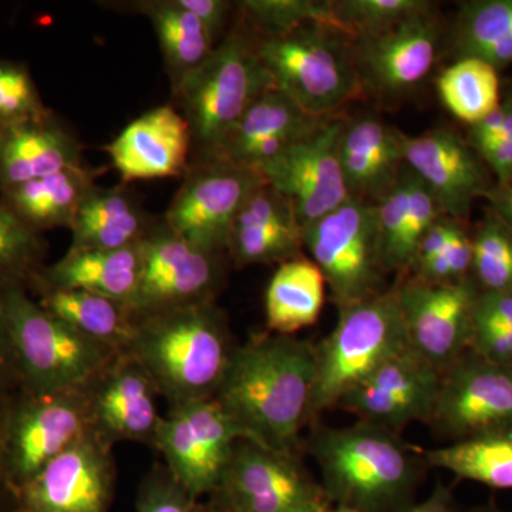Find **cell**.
Returning <instances> with one entry per match:
<instances>
[{
    "label": "cell",
    "mask_w": 512,
    "mask_h": 512,
    "mask_svg": "<svg viewBox=\"0 0 512 512\" xmlns=\"http://www.w3.org/2000/svg\"><path fill=\"white\" fill-rule=\"evenodd\" d=\"M470 146L493 170L497 184L512 181V141L504 138H483V140H468Z\"/></svg>",
    "instance_id": "46"
},
{
    "label": "cell",
    "mask_w": 512,
    "mask_h": 512,
    "mask_svg": "<svg viewBox=\"0 0 512 512\" xmlns=\"http://www.w3.org/2000/svg\"><path fill=\"white\" fill-rule=\"evenodd\" d=\"M30 295L50 315L63 320L87 338L126 352L136 333V320L123 302L77 289L33 286Z\"/></svg>",
    "instance_id": "30"
},
{
    "label": "cell",
    "mask_w": 512,
    "mask_h": 512,
    "mask_svg": "<svg viewBox=\"0 0 512 512\" xmlns=\"http://www.w3.org/2000/svg\"><path fill=\"white\" fill-rule=\"evenodd\" d=\"M255 50L272 87L313 117H332L363 92L353 39L338 29L308 25L282 36L255 33Z\"/></svg>",
    "instance_id": "5"
},
{
    "label": "cell",
    "mask_w": 512,
    "mask_h": 512,
    "mask_svg": "<svg viewBox=\"0 0 512 512\" xmlns=\"http://www.w3.org/2000/svg\"><path fill=\"white\" fill-rule=\"evenodd\" d=\"M403 158L433 192L441 212L456 221L466 220L474 201L493 187L476 151L446 128L404 137Z\"/></svg>",
    "instance_id": "21"
},
{
    "label": "cell",
    "mask_w": 512,
    "mask_h": 512,
    "mask_svg": "<svg viewBox=\"0 0 512 512\" xmlns=\"http://www.w3.org/2000/svg\"><path fill=\"white\" fill-rule=\"evenodd\" d=\"M126 8L137 10L153 25L173 87L201 66L217 47L201 20L178 0H143L126 3Z\"/></svg>",
    "instance_id": "32"
},
{
    "label": "cell",
    "mask_w": 512,
    "mask_h": 512,
    "mask_svg": "<svg viewBox=\"0 0 512 512\" xmlns=\"http://www.w3.org/2000/svg\"><path fill=\"white\" fill-rule=\"evenodd\" d=\"M178 3L201 20L217 45L221 42L227 29L232 3L225 0H178Z\"/></svg>",
    "instance_id": "48"
},
{
    "label": "cell",
    "mask_w": 512,
    "mask_h": 512,
    "mask_svg": "<svg viewBox=\"0 0 512 512\" xmlns=\"http://www.w3.org/2000/svg\"><path fill=\"white\" fill-rule=\"evenodd\" d=\"M113 444L92 433L18 490V512H109L116 491Z\"/></svg>",
    "instance_id": "16"
},
{
    "label": "cell",
    "mask_w": 512,
    "mask_h": 512,
    "mask_svg": "<svg viewBox=\"0 0 512 512\" xmlns=\"http://www.w3.org/2000/svg\"><path fill=\"white\" fill-rule=\"evenodd\" d=\"M404 136L376 117L345 123L339 160L350 198L380 201L402 174Z\"/></svg>",
    "instance_id": "26"
},
{
    "label": "cell",
    "mask_w": 512,
    "mask_h": 512,
    "mask_svg": "<svg viewBox=\"0 0 512 512\" xmlns=\"http://www.w3.org/2000/svg\"><path fill=\"white\" fill-rule=\"evenodd\" d=\"M200 501L167 467L156 464L138 487L136 512H197Z\"/></svg>",
    "instance_id": "43"
},
{
    "label": "cell",
    "mask_w": 512,
    "mask_h": 512,
    "mask_svg": "<svg viewBox=\"0 0 512 512\" xmlns=\"http://www.w3.org/2000/svg\"><path fill=\"white\" fill-rule=\"evenodd\" d=\"M141 268L143 242L121 249L67 251L56 264L46 265L30 288L39 285L77 289L106 296L127 306L140 284Z\"/></svg>",
    "instance_id": "27"
},
{
    "label": "cell",
    "mask_w": 512,
    "mask_h": 512,
    "mask_svg": "<svg viewBox=\"0 0 512 512\" xmlns=\"http://www.w3.org/2000/svg\"><path fill=\"white\" fill-rule=\"evenodd\" d=\"M86 387L94 433L113 446L134 441L153 447L163 419L157 406L161 396L137 359L117 353Z\"/></svg>",
    "instance_id": "20"
},
{
    "label": "cell",
    "mask_w": 512,
    "mask_h": 512,
    "mask_svg": "<svg viewBox=\"0 0 512 512\" xmlns=\"http://www.w3.org/2000/svg\"><path fill=\"white\" fill-rule=\"evenodd\" d=\"M104 150L123 185L184 177L191 164L190 128L173 104H165L128 124Z\"/></svg>",
    "instance_id": "22"
},
{
    "label": "cell",
    "mask_w": 512,
    "mask_h": 512,
    "mask_svg": "<svg viewBox=\"0 0 512 512\" xmlns=\"http://www.w3.org/2000/svg\"><path fill=\"white\" fill-rule=\"evenodd\" d=\"M444 258L447 259L456 281H463L471 272L473 266V239L460 227L447 247L443 249Z\"/></svg>",
    "instance_id": "51"
},
{
    "label": "cell",
    "mask_w": 512,
    "mask_h": 512,
    "mask_svg": "<svg viewBox=\"0 0 512 512\" xmlns=\"http://www.w3.org/2000/svg\"><path fill=\"white\" fill-rule=\"evenodd\" d=\"M22 387L18 360L13 349L8 320L0 302V397H9Z\"/></svg>",
    "instance_id": "47"
},
{
    "label": "cell",
    "mask_w": 512,
    "mask_h": 512,
    "mask_svg": "<svg viewBox=\"0 0 512 512\" xmlns=\"http://www.w3.org/2000/svg\"><path fill=\"white\" fill-rule=\"evenodd\" d=\"M460 227L461 225L458 224V221L448 217H441L440 220L434 222L429 231L421 238L419 247H417L416 258H414V264L426 261L431 256L441 254Z\"/></svg>",
    "instance_id": "50"
},
{
    "label": "cell",
    "mask_w": 512,
    "mask_h": 512,
    "mask_svg": "<svg viewBox=\"0 0 512 512\" xmlns=\"http://www.w3.org/2000/svg\"><path fill=\"white\" fill-rule=\"evenodd\" d=\"M512 94V93H511Z\"/></svg>",
    "instance_id": "58"
},
{
    "label": "cell",
    "mask_w": 512,
    "mask_h": 512,
    "mask_svg": "<svg viewBox=\"0 0 512 512\" xmlns=\"http://www.w3.org/2000/svg\"><path fill=\"white\" fill-rule=\"evenodd\" d=\"M441 103L463 123H480L501 103L500 77L490 63L477 57H461L437 79Z\"/></svg>",
    "instance_id": "35"
},
{
    "label": "cell",
    "mask_w": 512,
    "mask_h": 512,
    "mask_svg": "<svg viewBox=\"0 0 512 512\" xmlns=\"http://www.w3.org/2000/svg\"><path fill=\"white\" fill-rule=\"evenodd\" d=\"M269 89L254 30L241 16L211 56L173 87V106L190 128L191 163L214 160L245 111Z\"/></svg>",
    "instance_id": "4"
},
{
    "label": "cell",
    "mask_w": 512,
    "mask_h": 512,
    "mask_svg": "<svg viewBox=\"0 0 512 512\" xmlns=\"http://www.w3.org/2000/svg\"><path fill=\"white\" fill-rule=\"evenodd\" d=\"M470 350L490 362L512 366V329L503 330L473 322Z\"/></svg>",
    "instance_id": "44"
},
{
    "label": "cell",
    "mask_w": 512,
    "mask_h": 512,
    "mask_svg": "<svg viewBox=\"0 0 512 512\" xmlns=\"http://www.w3.org/2000/svg\"><path fill=\"white\" fill-rule=\"evenodd\" d=\"M326 281L318 265L305 255L278 265L265 291L269 332L293 336L315 325L325 303Z\"/></svg>",
    "instance_id": "31"
},
{
    "label": "cell",
    "mask_w": 512,
    "mask_h": 512,
    "mask_svg": "<svg viewBox=\"0 0 512 512\" xmlns=\"http://www.w3.org/2000/svg\"><path fill=\"white\" fill-rule=\"evenodd\" d=\"M439 204L427 185L410 171V201L406 227H404L402 244H400L399 266L397 274L409 275L412 271L417 247L421 238L437 220L441 218Z\"/></svg>",
    "instance_id": "42"
},
{
    "label": "cell",
    "mask_w": 512,
    "mask_h": 512,
    "mask_svg": "<svg viewBox=\"0 0 512 512\" xmlns=\"http://www.w3.org/2000/svg\"><path fill=\"white\" fill-rule=\"evenodd\" d=\"M248 434L215 399L168 407L153 447L165 467L198 500L217 490L232 450Z\"/></svg>",
    "instance_id": "12"
},
{
    "label": "cell",
    "mask_w": 512,
    "mask_h": 512,
    "mask_svg": "<svg viewBox=\"0 0 512 512\" xmlns=\"http://www.w3.org/2000/svg\"><path fill=\"white\" fill-rule=\"evenodd\" d=\"M302 227L288 197L272 185H259L239 211L227 255L235 268L284 264L303 256Z\"/></svg>",
    "instance_id": "24"
},
{
    "label": "cell",
    "mask_w": 512,
    "mask_h": 512,
    "mask_svg": "<svg viewBox=\"0 0 512 512\" xmlns=\"http://www.w3.org/2000/svg\"><path fill=\"white\" fill-rule=\"evenodd\" d=\"M409 346L396 286L339 309L335 329L315 346L312 420L338 407L346 394Z\"/></svg>",
    "instance_id": "6"
},
{
    "label": "cell",
    "mask_w": 512,
    "mask_h": 512,
    "mask_svg": "<svg viewBox=\"0 0 512 512\" xmlns=\"http://www.w3.org/2000/svg\"><path fill=\"white\" fill-rule=\"evenodd\" d=\"M326 512H362L355 508L343 507V505H332Z\"/></svg>",
    "instance_id": "57"
},
{
    "label": "cell",
    "mask_w": 512,
    "mask_h": 512,
    "mask_svg": "<svg viewBox=\"0 0 512 512\" xmlns=\"http://www.w3.org/2000/svg\"><path fill=\"white\" fill-rule=\"evenodd\" d=\"M29 67L0 59V130L49 116Z\"/></svg>",
    "instance_id": "40"
},
{
    "label": "cell",
    "mask_w": 512,
    "mask_h": 512,
    "mask_svg": "<svg viewBox=\"0 0 512 512\" xmlns=\"http://www.w3.org/2000/svg\"><path fill=\"white\" fill-rule=\"evenodd\" d=\"M86 384L59 392L20 389L6 399L0 444L16 493L76 441L92 433Z\"/></svg>",
    "instance_id": "8"
},
{
    "label": "cell",
    "mask_w": 512,
    "mask_h": 512,
    "mask_svg": "<svg viewBox=\"0 0 512 512\" xmlns=\"http://www.w3.org/2000/svg\"><path fill=\"white\" fill-rule=\"evenodd\" d=\"M47 241L9 210L0 198V293L30 288L46 264Z\"/></svg>",
    "instance_id": "36"
},
{
    "label": "cell",
    "mask_w": 512,
    "mask_h": 512,
    "mask_svg": "<svg viewBox=\"0 0 512 512\" xmlns=\"http://www.w3.org/2000/svg\"><path fill=\"white\" fill-rule=\"evenodd\" d=\"M205 498H207V500H201L200 503H198L197 512H235L232 511L227 504L218 500L215 495H208V497Z\"/></svg>",
    "instance_id": "55"
},
{
    "label": "cell",
    "mask_w": 512,
    "mask_h": 512,
    "mask_svg": "<svg viewBox=\"0 0 512 512\" xmlns=\"http://www.w3.org/2000/svg\"><path fill=\"white\" fill-rule=\"evenodd\" d=\"M483 138H504L512 141V94L501 101L500 106L493 113L470 127L468 140H483Z\"/></svg>",
    "instance_id": "49"
},
{
    "label": "cell",
    "mask_w": 512,
    "mask_h": 512,
    "mask_svg": "<svg viewBox=\"0 0 512 512\" xmlns=\"http://www.w3.org/2000/svg\"><path fill=\"white\" fill-rule=\"evenodd\" d=\"M473 239V266L484 292L512 293V232L495 215L483 221Z\"/></svg>",
    "instance_id": "38"
},
{
    "label": "cell",
    "mask_w": 512,
    "mask_h": 512,
    "mask_svg": "<svg viewBox=\"0 0 512 512\" xmlns=\"http://www.w3.org/2000/svg\"><path fill=\"white\" fill-rule=\"evenodd\" d=\"M439 20L433 9L416 13L399 25L353 39V56L362 90L399 97L419 86L436 63Z\"/></svg>",
    "instance_id": "18"
},
{
    "label": "cell",
    "mask_w": 512,
    "mask_h": 512,
    "mask_svg": "<svg viewBox=\"0 0 512 512\" xmlns=\"http://www.w3.org/2000/svg\"><path fill=\"white\" fill-rule=\"evenodd\" d=\"M441 375L409 346L346 394L338 407L355 414L357 420L400 433L414 421L427 423L439 393Z\"/></svg>",
    "instance_id": "19"
},
{
    "label": "cell",
    "mask_w": 512,
    "mask_h": 512,
    "mask_svg": "<svg viewBox=\"0 0 512 512\" xmlns=\"http://www.w3.org/2000/svg\"><path fill=\"white\" fill-rule=\"evenodd\" d=\"M83 163V144L55 111L0 130V191Z\"/></svg>",
    "instance_id": "25"
},
{
    "label": "cell",
    "mask_w": 512,
    "mask_h": 512,
    "mask_svg": "<svg viewBox=\"0 0 512 512\" xmlns=\"http://www.w3.org/2000/svg\"><path fill=\"white\" fill-rule=\"evenodd\" d=\"M0 302L18 360L20 389L45 393L84 386L119 353L50 315L28 289L2 292Z\"/></svg>",
    "instance_id": "7"
},
{
    "label": "cell",
    "mask_w": 512,
    "mask_h": 512,
    "mask_svg": "<svg viewBox=\"0 0 512 512\" xmlns=\"http://www.w3.org/2000/svg\"><path fill=\"white\" fill-rule=\"evenodd\" d=\"M227 254L195 247L163 217L143 241L140 284L127 308L134 320L215 302L225 279Z\"/></svg>",
    "instance_id": "11"
},
{
    "label": "cell",
    "mask_w": 512,
    "mask_h": 512,
    "mask_svg": "<svg viewBox=\"0 0 512 512\" xmlns=\"http://www.w3.org/2000/svg\"><path fill=\"white\" fill-rule=\"evenodd\" d=\"M315 379V345L268 330L235 348L214 399L249 440L296 451L312 420Z\"/></svg>",
    "instance_id": "1"
},
{
    "label": "cell",
    "mask_w": 512,
    "mask_h": 512,
    "mask_svg": "<svg viewBox=\"0 0 512 512\" xmlns=\"http://www.w3.org/2000/svg\"><path fill=\"white\" fill-rule=\"evenodd\" d=\"M333 12L352 39L377 35L403 20L433 9L426 0H338Z\"/></svg>",
    "instance_id": "39"
},
{
    "label": "cell",
    "mask_w": 512,
    "mask_h": 512,
    "mask_svg": "<svg viewBox=\"0 0 512 512\" xmlns=\"http://www.w3.org/2000/svg\"><path fill=\"white\" fill-rule=\"evenodd\" d=\"M461 512H508L501 510L500 507H497L494 503H488L485 505H480V507H474L471 508V510L468 511H461Z\"/></svg>",
    "instance_id": "56"
},
{
    "label": "cell",
    "mask_w": 512,
    "mask_h": 512,
    "mask_svg": "<svg viewBox=\"0 0 512 512\" xmlns=\"http://www.w3.org/2000/svg\"><path fill=\"white\" fill-rule=\"evenodd\" d=\"M228 318L215 302L136 320L130 353L168 407L214 399L235 348Z\"/></svg>",
    "instance_id": "3"
},
{
    "label": "cell",
    "mask_w": 512,
    "mask_h": 512,
    "mask_svg": "<svg viewBox=\"0 0 512 512\" xmlns=\"http://www.w3.org/2000/svg\"><path fill=\"white\" fill-rule=\"evenodd\" d=\"M210 495L235 512H326L332 507L296 451L248 439L235 444L224 476Z\"/></svg>",
    "instance_id": "10"
},
{
    "label": "cell",
    "mask_w": 512,
    "mask_h": 512,
    "mask_svg": "<svg viewBox=\"0 0 512 512\" xmlns=\"http://www.w3.org/2000/svg\"><path fill=\"white\" fill-rule=\"evenodd\" d=\"M427 424L447 443L512 424V366L468 349L441 375Z\"/></svg>",
    "instance_id": "14"
},
{
    "label": "cell",
    "mask_w": 512,
    "mask_h": 512,
    "mask_svg": "<svg viewBox=\"0 0 512 512\" xmlns=\"http://www.w3.org/2000/svg\"><path fill=\"white\" fill-rule=\"evenodd\" d=\"M396 289L410 346L439 372H446L470 349L480 295L476 284L468 278L437 284L409 275Z\"/></svg>",
    "instance_id": "15"
},
{
    "label": "cell",
    "mask_w": 512,
    "mask_h": 512,
    "mask_svg": "<svg viewBox=\"0 0 512 512\" xmlns=\"http://www.w3.org/2000/svg\"><path fill=\"white\" fill-rule=\"evenodd\" d=\"M461 57H477L495 69L512 63V0L464 3L457 18Z\"/></svg>",
    "instance_id": "34"
},
{
    "label": "cell",
    "mask_w": 512,
    "mask_h": 512,
    "mask_svg": "<svg viewBox=\"0 0 512 512\" xmlns=\"http://www.w3.org/2000/svg\"><path fill=\"white\" fill-rule=\"evenodd\" d=\"M308 451L332 505L362 512H404L416 503L426 474L423 451L400 433L357 420L346 427H318Z\"/></svg>",
    "instance_id": "2"
},
{
    "label": "cell",
    "mask_w": 512,
    "mask_h": 512,
    "mask_svg": "<svg viewBox=\"0 0 512 512\" xmlns=\"http://www.w3.org/2000/svg\"><path fill=\"white\" fill-rule=\"evenodd\" d=\"M410 201V170H403L399 181L376 202L377 224H379L380 251L384 271L396 272L399 266L400 244H402Z\"/></svg>",
    "instance_id": "41"
},
{
    "label": "cell",
    "mask_w": 512,
    "mask_h": 512,
    "mask_svg": "<svg viewBox=\"0 0 512 512\" xmlns=\"http://www.w3.org/2000/svg\"><path fill=\"white\" fill-rule=\"evenodd\" d=\"M303 249L318 265L338 309L379 295L386 274L376 205L350 198L303 228Z\"/></svg>",
    "instance_id": "9"
},
{
    "label": "cell",
    "mask_w": 512,
    "mask_h": 512,
    "mask_svg": "<svg viewBox=\"0 0 512 512\" xmlns=\"http://www.w3.org/2000/svg\"><path fill=\"white\" fill-rule=\"evenodd\" d=\"M238 9L242 19L259 36H282L308 25L329 26L348 35L336 19L332 2L244 0L238 3Z\"/></svg>",
    "instance_id": "37"
},
{
    "label": "cell",
    "mask_w": 512,
    "mask_h": 512,
    "mask_svg": "<svg viewBox=\"0 0 512 512\" xmlns=\"http://www.w3.org/2000/svg\"><path fill=\"white\" fill-rule=\"evenodd\" d=\"M332 117H313L276 89L249 106L212 161L258 170Z\"/></svg>",
    "instance_id": "23"
},
{
    "label": "cell",
    "mask_w": 512,
    "mask_h": 512,
    "mask_svg": "<svg viewBox=\"0 0 512 512\" xmlns=\"http://www.w3.org/2000/svg\"><path fill=\"white\" fill-rule=\"evenodd\" d=\"M160 217L148 214L133 191L96 185L83 201L73 225L69 251L121 249L140 244Z\"/></svg>",
    "instance_id": "28"
},
{
    "label": "cell",
    "mask_w": 512,
    "mask_h": 512,
    "mask_svg": "<svg viewBox=\"0 0 512 512\" xmlns=\"http://www.w3.org/2000/svg\"><path fill=\"white\" fill-rule=\"evenodd\" d=\"M474 323L512 329V293L480 291L474 306Z\"/></svg>",
    "instance_id": "45"
},
{
    "label": "cell",
    "mask_w": 512,
    "mask_h": 512,
    "mask_svg": "<svg viewBox=\"0 0 512 512\" xmlns=\"http://www.w3.org/2000/svg\"><path fill=\"white\" fill-rule=\"evenodd\" d=\"M343 127L345 121L330 119L256 170L292 201L302 229L350 200L339 160Z\"/></svg>",
    "instance_id": "17"
},
{
    "label": "cell",
    "mask_w": 512,
    "mask_h": 512,
    "mask_svg": "<svg viewBox=\"0 0 512 512\" xmlns=\"http://www.w3.org/2000/svg\"><path fill=\"white\" fill-rule=\"evenodd\" d=\"M106 168L82 164L0 191V198L23 224L39 234L72 227L79 208Z\"/></svg>",
    "instance_id": "29"
},
{
    "label": "cell",
    "mask_w": 512,
    "mask_h": 512,
    "mask_svg": "<svg viewBox=\"0 0 512 512\" xmlns=\"http://www.w3.org/2000/svg\"><path fill=\"white\" fill-rule=\"evenodd\" d=\"M429 468L494 490H512V424L423 451Z\"/></svg>",
    "instance_id": "33"
},
{
    "label": "cell",
    "mask_w": 512,
    "mask_h": 512,
    "mask_svg": "<svg viewBox=\"0 0 512 512\" xmlns=\"http://www.w3.org/2000/svg\"><path fill=\"white\" fill-rule=\"evenodd\" d=\"M484 198L493 205L495 217L512 232V181L493 185Z\"/></svg>",
    "instance_id": "53"
},
{
    "label": "cell",
    "mask_w": 512,
    "mask_h": 512,
    "mask_svg": "<svg viewBox=\"0 0 512 512\" xmlns=\"http://www.w3.org/2000/svg\"><path fill=\"white\" fill-rule=\"evenodd\" d=\"M404 512H461L458 508L453 488L443 483H437L429 497L416 501Z\"/></svg>",
    "instance_id": "52"
},
{
    "label": "cell",
    "mask_w": 512,
    "mask_h": 512,
    "mask_svg": "<svg viewBox=\"0 0 512 512\" xmlns=\"http://www.w3.org/2000/svg\"><path fill=\"white\" fill-rule=\"evenodd\" d=\"M8 397H0V429H2L3 409ZM0 512H18V493L10 483L3 464L2 444H0Z\"/></svg>",
    "instance_id": "54"
},
{
    "label": "cell",
    "mask_w": 512,
    "mask_h": 512,
    "mask_svg": "<svg viewBox=\"0 0 512 512\" xmlns=\"http://www.w3.org/2000/svg\"><path fill=\"white\" fill-rule=\"evenodd\" d=\"M264 183L265 178L251 168L222 161L191 163L163 220L195 247L227 254L239 211Z\"/></svg>",
    "instance_id": "13"
}]
</instances>
